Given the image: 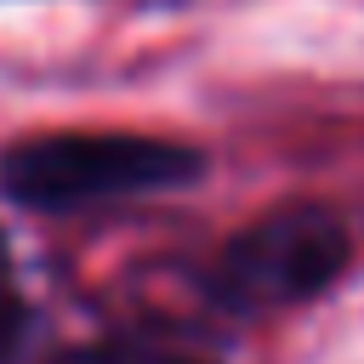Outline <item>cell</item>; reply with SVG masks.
I'll return each instance as SVG.
<instances>
[{"label": "cell", "instance_id": "obj_1", "mask_svg": "<svg viewBox=\"0 0 364 364\" xmlns=\"http://www.w3.org/2000/svg\"><path fill=\"white\" fill-rule=\"evenodd\" d=\"M199 154L165 136L131 131H51L0 154V193L28 210H85L108 199H142L165 188H188L199 176Z\"/></svg>", "mask_w": 364, "mask_h": 364}, {"label": "cell", "instance_id": "obj_2", "mask_svg": "<svg viewBox=\"0 0 364 364\" xmlns=\"http://www.w3.org/2000/svg\"><path fill=\"white\" fill-rule=\"evenodd\" d=\"M347 267V228L318 205H290L250 222L216 262L210 296L233 313H273L318 296Z\"/></svg>", "mask_w": 364, "mask_h": 364}, {"label": "cell", "instance_id": "obj_3", "mask_svg": "<svg viewBox=\"0 0 364 364\" xmlns=\"http://www.w3.org/2000/svg\"><path fill=\"white\" fill-rule=\"evenodd\" d=\"M23 336H28V301L17 290V267H11V250L0 239V364H11Z\"/></svg>", "mask_w": 364, "mask_h": 364}, {"label": "cell", "instance_id": "obj_4", "mask_svg": "<svg viewBox=\"0 0 364 364\" xmlns=\"http://www.w3.org/2000/svg\"><path fill=\"white\" fill-rule=\"evenodd\" d=\"M74 364H171V358H154V353H108V358H74Z\"/></svg>", "mask_w": 364, "mask_h": 364}]
</instances>
